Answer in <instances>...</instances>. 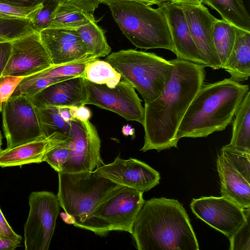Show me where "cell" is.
<instances>
[{"label": "cell", "mask_w": 250, "mask_h": 250, "mask_svg": "<svg viewBox=\"0 0 250 250\" xmlns=\"http://www.w3.org/2000/svg\"><path fill=\"white\" fill-rule=\"evenodd\" d=\"M103 3L109 7L123 33L136 47L174 52L166 14L160 5L153 8L137 0H109Z\"/></svg>", "instance_id": "obj_5"}, {"label": "cell", "mask_w": 250, "mask_h": 250, "mask_svg": "<svg viewBox=\"0 0 250 250\" xmlns=\"http://www.w3.org/2000/svg\"><path fill=\"white\" fill-rule=\"evenodd\" d=\"M105 60L139 92L145 104L150 103L161 94L173 68L170 60L153 53L134 49L113 52Z\"/></svg>", "instance_id": "obj_6"}, {"label": "cell", "mask_w": 250, "mask_h": 250, "mask_svg": "<svg viewBox=\"0 0 250 250\" xmlns=\"http://www.w3.org/2000/svg\"><path fill=\"white\" fill-rule=\"evenodd\" d=\"M194 43L206 67L222 68L213 40V25L217 20L203 4H180Z\"/></svg>", "instance_id": "obj_15"}, {"label": "cell", "mask_w": 250, "mask_h": 250, "mask_svg": "<svg viewBox=\"0 0 250 250\" xmlns=\"http://www.w3.org/2000/svg\"><path fill=\"white\" fill-rule=\"evenodd\" d=\"M190 207L198 218L229 238L246 219V209L223 196L193 199Z\"/></svg>", "instance_id": "obj_12"}, {"label": "cell", "mask_w": 250, "mask_h": 250, "mask_svg": "<svg viewBox=\"0 0 250 250\" xmlns=\"http://www.w3.org/2000/svg\"><path fill=\"white\" fill-rule=\"evenodd\" d=\"M249 86L230 78L203 84L179 126L176 138L206 137L231 122Z\"/></svg>", "instance_id": "obj_3"}, {"label": "cell", "mask_w": 250, "mask_h": 250, "mask_svg": "<svg viewBox=\"0 0 250 250\" xmlns=\"http://www.w3.org/2000/svg\"><path fill=\"white\" fill-rule=\"evenodd\" d=\"M106 0H100V3H103L104 2L106 1Z\"/></svg>", "instance_id": "obj_48"}, {"label": "cell", "mask_w": 250, "mask_h": 250, "mask_svg": "<svg viewBox=\"0 0 250 250\" xmlns=\"http://www.w3.org/2000/svg\"><path fill=\"white\" fill-rule=\"evenodd\" d=\"M216 163L222 196L244 209L250 208V182L220 154Z\"/></svg>", "instance_id": "obj_20"}, {"label": "cell", "mask_w": 250, "mask_h": 250, "mask_svg": "<svg viewBox=\"0 0 250 250\" xmlns=\"http://www.w3.org/2000/svg\"><path fill=\"white\" fill-rule=\"evenodd\" d=\"M29 212L24 225L25 250H48L60 212L57 196L46 191L32 192Z\"/></svg>", "instance_id": "obj_7"}, {"label": "cell", "mask_w": 250, "mask_h": 250, "mask_svg": "<svg viewBox=\"0 0 250 250\" xmlns=\"http://www.w3.org/2000/svg\"><path fill=\"white\" fill-rule=\"evenodd\" d=\"M220 155L250 182V153L237 150L228 144L222 147Z\"/></svg>", "instance_id": "obj_31"}, {"label": "cell", "mask_w": 250, "mask_h": 250, "mask_svg": "<svg viewBox=\"0 0 250 250\" xmlns=\"http://www.w3.org/2000/svg\"><path fill=\"white\" fill-rule=\"evenodd\" d=\"M231 80L240 82L250 76V31L237 27L235 41L225 64L222 67Z\"/></svg>", "instance_id": "obj_21"}, {"label": "cell", "mask_w": 250, "mask_h": 250, "mask_svg": "<svg viewBox=\"0 0 250 250\" xmlns=\"http://www.w3.org/2000/svg\"><path fill=\"white\" fill-rule=\"evenodd\" d=\"M21 240L0 236V250H13L20 246Z\"/></svg>", "instance_id": "obj_42"}, {"label": "cell", "mask_w": 250, "mask_h": 250, "mask_svg": "<svg viewBox=\"0 0 250 250\" xmlns=\"http://www.w3.org/2000/svg\"><path fill=\"white\" fill-rule=\"evenodd\" d=\"M11 49V42H0V77L2 75L4 70L8 62Z\"/></svg>", "instance_id": "obj_39"}, {"label": "cell", "mask_w": 250, "mask_h": 250, "mask_svg": "<svg viewBox=\"0 0 250 250\" xmlns=\"http://www.w3.org/2000/svg\"><path fill=\"white\" fill-rule=\"evenodd\" d=\"M86 84L88 95L86 104L111 111L127 121H136L143 125L144 107L135 88L129 83L123 80L114 88L87 80Z\"/></svg>", "instance_id": "obj_10"}, {"label": "cell", "mask_w": 250, "mask_h": 250, "mask_svg": "<svg viewBox=\"0 0 250 250\" xmlns=\"http://www.w3.org/2000/svg\"><path fill=\"white\" fill-rule=\"evenodd\" d=\"M93 59H94L52 66L44 70L25 77L23 78V80H31L41 78L83 77L87 63Z\"/></svg>", "instance_id": "obj_29"}, {"label": "cell", "mask_w": 250, "mask_h": 250, "mask_svg": "<svg viewBox=\"0 0 250 250\" xmlns=\"http://www.w3.org/2000/svg\"><path fill=\"white\" fill-rule=\"evenodd\" d=\"M231 141L229 145L250 153V92L244 96L235 114Z\"/></svg>", "instance_id": "obj_22"}, {"label": "cell", "mask_w": 250, "mask_h": 250, "mask_svg": "<svg viewBox=\"0 0 250 250\" xmlns=\"http://www.w3.org/2000/svg\"><path fill=\"white\" fill-rule=\"evenodd\" d=\"M11 43L10 56L3 76L25 77L53 66L39 33L34 31Z\"/></svg>", "instance_id": "obj_13"}, {"label": "cell", "mask_w": 250, "mask_h": 250, "mask_svg": "<svg viewBox=\"0 0 250 250\" xmlns=\"http://www.w3.org/2000/svg\"><path fill=\"white\" fill-rule=\"evenodd\" d=\"M170 78L161 94L145 104L144 144L140 151L158 152L177 147L176 134L190 103L204 84L205 67L176 58Z\"/></svg>", "instance_id": "obj_1"}, {"label": "cell", "mask_w": 250, "mask_h": 250, "mask_svg": "<svg viewBox=\"0 0 250 250\" xmlns=\"http://www.w3.org/2000/svg\"><path fill=\"white\" fill-rule=\"evenodd\" d=\"M246 219L229 238L230 250H250V208L246 209Z\"/></svg>", "instance_id": "obj_34"}, {"label": "cell", "mask_w": 250, "mask_h": 250, "mask_svg": "<svg viewBox=\"0 0 250 250\" xmlns=\"http://www.w3.org/2000/svg\"><path fill=\"white\" fill-rule=\"evenodd\" d=\"M59 113L62 119L66 122L70 123L72 120L70 115L68 107H59Z\"/></svg>", "instance_id": "obj_43"}, {"label": "cell", "mask_w": 250, "mask_h": 250, "mask_svg": "<svg viewBox=\"0 0 250 250\" xmlns=\"http://www.w3.org/2000/svg\"><path fill=\"white\" fill-rule=\"evenodd\" d=\"M94 20L93 14L74 6L59 4L50 27L76 30Z\"/></svg>", "instance_id": "obj_25"}, {"label": "cell", "mask_w": 250, "mask_h": 250, "mask_svg": "<svg viewBox=\"0 0 250 250\" xmlns=\"http://www.w3.org/2000/svg\"><path fill=\"white\" fill-rule=\"evenodd\" d=\"M59 3L58 0H44L41 6L29 20L34 30L40 33L50 27L53 15Z\"/></svg>", "instance_id": "obj_32"}, {"label": "cell", "mask_w": 250, "mask_h": 250, "mask_svg": "<svg viewBox=\"0 0 250 250\" xmlns=\"http://www.w3.org/2000/svg\"><path fill=\"white\" fill-rule=\"evenodd\" d=\"M68 108L72 119L84 122L89 121L91 117L90 110L85 105L80 106H70Z\"/></svg>", "instance_id": "obj_40"}, {"label": "cell", "mask_w": 250, "mask_h": 250, "mask_svg": "<svg viewBox=\"0 0 250 250\" xmlns=\"http://www.w3.org/2000/svg\"><path fill=\"white\" fill-rule=\"evenodd\" d=\"M1 112L6 148L13 147L44 136L37 107L29 97L23 95L10 97L3 103Z\"/></svg>", "instance_id": "obj_8"}, {"label": "cell", "mask_w": 250, "mask_h": 250, "mask_svg": "<svg viewBox=\"0 0 250 250\" xmlns=\"http://www.w3.org/2000/svg\"><path fill=\"white\" fill-rule=\"evenodd\" d=\"M70 139L59 133L49 137H42L34 141L11 148L2 149L0 152V167L21 166L44 161L47 152L51 148Z\"/></svg>", "instance_id": "obj_19"}, {"label": "cell", "mask_w": 250, "mask_h": 250, "mask_svg": "<svg viewBox=\"0 0 250 250\" xmlns=\"http://www.w3.org/2000/svg\"><path fill=\"white\" fill-rule=\"evenodd\" d=\"M98 59L87 63L83 77L92 83L114 88L121 80V74L107 61Z\"/></svg>", "instance_id": "obj_26"}, {"label": "cell", "mask_w": 250, "mask_h": 250, "mask_svg": "<svg viewBox=\"0 0 250 250\" xmlns=\"http://www.w3.org/2000/svg\"><path fill=\"white\" fill-rule=\"evenodd\" d=\"M23 78L9 75L0 77V112L2 111L3 103L11 97Z\"/></svg>", "instance_id": "obj_36"}, {"label": "cell", "mask_w": 250, "mask_h": 250, "mask_svg": "<svg viewBox=\"0 0 250 250\" xmlns=\"http://www.w3.org/2000/svg\"><path fill=\"white\" fill-rule=\"evenodd\" d=\"M34 31L28 19H0V42H12Z\"/></svg>", "instance_id": "obj_30"}, {"label": "cell", "mask_w": 250, "mask_h": 250, "mask_svg": "<svg viewBox=\"0 0 250 250\" xmlns=\"http://www.w3.org/2000/svg\"><path fill=\"white\" fill-rule=\"evenodd\" d=\"M42 3L36 7L23 8L0 2V19L30 20Z\"/></svg>", "instance_id": "obj_35"}, {"label": "cell", "mask_w": 250, "mask_h": 250, "mask_svg": "<svg viewBox=\"0 0 250 250\" xmlns=\"http://www.w3.org/2000/svg\"><path fill=\"white\" fill-rule=\"evenodd\" d=\"M59 4L75 7L86 12L93 14L99 4L100 0H58Z\"/></svg>", "instance_id": "obj_37"}, {"label": "cell", "mask_w": 250, "mask_h": 250, "mask_svg": "<svg viewBox=\"0 0 250 250\" xmlns=\"http://www.w3.org/2000/svg\"><path fill=\"white\" fill-rule=\"evenodd\" d=\"M53 66L94 58L76 30L49 27L39 33Z\"/></svg>", "instance_id": "obj_16"}, {"label": "cell", "mask_w": 250, "mask_h": 250, "mask_svg": "<svg viewBox=\"0 0 250 250\" xmlns=\"http://www.w3.org/2000/svg\"><path fill=\"white\" fill-rule=\"evenodd\" d=\"M143 2L151 6L152 5L156 4L157 6L162 3L166 1H168V0H140Z\"/></svg>", "instance_id": "obj_46"}, {"label": "cell", "mask_w": 250, "mask_h": 250, "mask_svg": "<svg viewBox=\"0 0 250 250\" xmlns=\"http://www.w3.org/2000/svg\"><path fill=\"white\" fill-rule=\"evenodd\" d=\"M2 140V135L1 134V132L0 131V152L2 150V149H1Z\"/></svg>", "instance_id": "obj_47"}, {"label": "cell", "mask_w": 250, "mask_h": 250, "mask_svg": "<svg viewBox=\"0 0 250 250\" xmlns=\"http://www.w3.org/2000/svg\"><path fill=\"white\" fill-rule=\"evenodd\" d=\"M139 250H198L188 214L177 200L145 201L131 233Z\"/></svg>", "instance_id": "obj_2"}, {"label": "cell", "mask_w": 250, "mask_h": 250, "mask_svg": "<svg viewBox=\"0 0 250 250\" xmlns=\"http://www.w3.org/2000/svg\"><path fill=\"white\" fill-rule=\"evenodd\" d=\"M122 132L125 136H134L135 129L129 125H126L123 126Z\"/></svg>", "instance_id": "obj_44"}, {"label": "cell", "mask_w": 250, "mask_h": 250, "mask_svg": "<svg viewBox=\"0 0 250 250\" xmlns=\"http://www.w3.org/2000/svg\"><path fill=\"white\" fill-rule=\"evenodd\" d=\"M94 172L118 185L143 192L158 185L161 178L159 172L146 163L134 158L123 159L120 155Z\"/></svg>", "instance_id": "obj_14"}, {"label": "cell", "mask_w": 250, "mask_h": 250, "mask_svg": "<svg viewBox=\"0 0 250 250\" xmlns=\"http://www.w3.org/2000/svg\"><path fill=\"white\" fill-rule=\"evenodd\" d=\"M70 124V155L62 172L92 171L104 165L100 153V139L94 125L89 121L75 119Z\"/></svg>", "instance_id": "obj_11"}, {"label": "cell", "mask_w": 250, "mask_h": 250, "mask_svg": "<svg viewBox=\"0 0 250 250\" xmlns=\"http://www.w3.org/2000/svg\"><path fill=\"white\" fill-rule=\"evenodd\" d=\"M143 193L120 185L99 204L93 215L104 222L110 231L131 234L135 220L145 201Z\"/></svg>", "instance_id": "obj_9"}, {"label": "cell", "mask_w": 250, "mask_h": 250, "mask_svg": "<svg viewBox=\"0 0 250 250\" xmlns=\"http://www.w3.org/2000/svg\"><path fill=\"white\" fill-rule=\"evenodd\" d=\"M87 97L85 79L77 77L52 84L29 98L37 107H69L85 105Z\"/></svg>", "instance_id": "obj_17"}, {"label": "cell", "mask_w": 250, "mask_h": 250, "mask_svg": "<svg viewBox=\"0 0 250 250\" xmlns=\"http://www.w3.org/2000/svg\"><path fill=\"white\" fill-rule=\"evenodd\" d=\"M179 4H202V0H168Z\"/></svg>", "instance_id": "obj_45"}, {"label": "cell", "mask_w": 250, "mask_h": 250, "mask_svg": "<svg viewBox=\"0 0 250 250\" xmlns=\"http://www.w3.org/2000/svg\"><path fill=\"white\" fill-rule=\"evenodd\" d=\"M89 54L95 59L106 57L111 52L102 29L96 20L76 30Z\"/></svg>", "instance_id": "obj_24"}, {"label": "cell", "mask_w": 250, "mask_h": 250, "mask_svg": "<svg viewBox=\"0 0 250 250\" xmlns=\"http://www.w3.org/2000/svg\"><path fill=\"white\" fill-rule=\"evenodd\" d=\"M70 139L57 145L49 150L45 156L44 161L58 173L68 160L70 155Z\"/></svg>", "instance_id": "obj_33"}, {"label": "cell", "mask_w": 250, "mask_h": 250, "mask_svg": "<svg viewBox=\"0 0 250 250\" xmlns=\"http://www.w3.org/2000/svg\"><path fill=\"white\" fill-rule=\"evenodd\" d=\"M57 195L60 206L73 220L74 226L93 232L100 236L107 235L110 230L102 220L93 216L99 204L118 185L94 171L58 172Z\"/></svg>", "instance_id": "obj_4"}, {"label": "cell", "mask_w": 250, "mask_h": 250, "mask_svg": "<svg viewBox=\"0 0 250 250\" xmlns=\"http://www.w3.org/2000/svg\"><path fill=\"white\" fill-rule=\"evenodd\" d=\"M0 236L9 239L22 240L21 236L13 230L0 208Z\"/></svg>", "instance_id": "obj_38"}, {"label": "cell", "mask_w": 250, "mask_h": 250, "mask_svg": "<svg viewBox=\"0 0 250 250\" xmlns=\"http://www.w3.org/2000/svg\"><path fill=\"white\" fill-rule=\"evenodd\" d=\"M37 109L44 136L49 137L53 134L59 133L70 137V122H66L62 119L59 107H37Z\"/></svg>", "instance_id": "obj_28"}, {"label": "cell", "mask_w": 250, "mask_h": 250, "mask_svg": "<svg viewBox=\"0 0 250 250\" xmlns=\"http://www.w3.org/2000/svg\"><path fill=\"white\" fill-rule=\"evenodd\" d=\"M202 2L215 10L223 20L250 31V17L242 0H202Z\"/></svg>", "instance_id": "obj_23"}, {"label": "cell", "mask_w": 250, "mask_h": 250, "mask_svg": "<svg viewBox=\"0 0 250 250\" xmlns=\"http://www.w3.org/2000/svg\"><path fill=\"white\" fill-rule=\"evenodd\" d=\"M236 29L237 27L223 19H217L214 24V43L222 67L226 63L233 47Z\"/></svg>", "instance_id": "obj_27"}, {"label": "cell", "mask_w": 250, "mask_h": 250, "mask_svg": "<svg viewBox=\"0 0 250 250\" xmlns=\"http://www.w3.org/2000/svg\"><path fill=\"white\" fill-rule=\"evenodd\" d=\"M159 5L166 14L173 44V53L177 58L206 67L192 39L180 4L168 1Z\"/></svg>", "instance_id": "obj_18"}, {"label": "cell", "mask_w": 250, "mask_h": 250, "mask_svg": "<svg viewBox=\"0 0 250 250\" xmlns=\"http://www.w3.org/2000/svg\"><path fill=\"white\" fill-rule=\"evenodd\" d=\"M44 0H0V2L20 7L31 8L38 6Z\"/></svg>", "instance_id": "obj_41"}]
</instances>
